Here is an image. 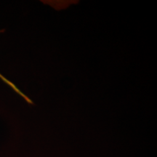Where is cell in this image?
Listing matches in <instances>:
<instances>
[{
    "instance_id": "6da1fadb",
    "label": "cell",
    "mask_w": 157,
    "mask_h": 157,
    "mask_svg": "<svg viewBox=\"0 0 157 157\" xmlns=\"http://www.w3.org/2000/svg\"><path fill=\"white\" fill-rule=\"evenodd\" d=\"M2 32H4V30H0V33H2ZM0 78H1V79L2 80V81L5 82V83H6V84H7L9 87H10L12 89L14 90L15 93L18 94L19 95H21V97H22L23 99H24L25 101L27 102V103H29V104H33V102L31 99H29V98L27 97V96L25 95V94H23L22 92H21V90H20L18 88H17L16 86H15V84L13 83V82H11L10 81V80L7 79V78H6L5 76H4L2 74H0Z\"/></svg>"
}]
</instances>
